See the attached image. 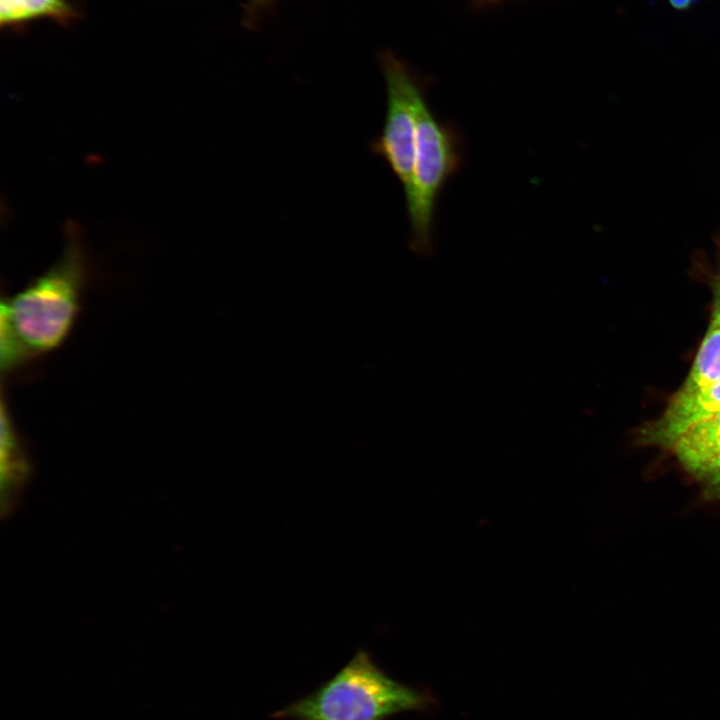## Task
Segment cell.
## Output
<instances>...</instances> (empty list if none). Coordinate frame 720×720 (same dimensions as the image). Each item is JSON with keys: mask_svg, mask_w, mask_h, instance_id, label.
<instances>
[{"mask_svg": "<svg viewBox=\"0 0 720 720\" xmlns=\"http://www.w3.org/2000/svg\"><path fill=\"white\" fill-rule=\"evenodd\" d=\"M88 261L75 224L65 227L61 256L13 296L2 297L0 359L17 368L61 346L74 327L88 280Z\"/></svg>", "mask_w": 720, "mask_h": 720, "instance_id": "1", "label": "cell"}, {"mask_svg": "<svg viewBox=\"0 0 720 720\" xmlns=\"http://www.w3.org/2000/svg\"><path fill=\"white\" fill-rule=\"evenodd\" d=\"M426 697L382 671L371 656L359 650L331 679L312 693L274 713L290 720H385L417 710Z\"/></svg>", "mask_w": 720, "mask_h": 720, "instance_id": "2", "label": "cell"}, {"mask_svg": "<svg viewBox=\"0 0 720 720\" xmlns=\"http://www.w3.org/2000/svg\"><path fill=\"white\" fill-rule=\"evenodd\" d=\"M416 148L412 177L404 191L410 228L409 248L418 256L434 252L439 197L463 166V137L453 122L436 117L424 94L416 107Z\"/></svg>", "mask_w": 720, "mask_h": 720, "instance_id": "3", "label": "cell"}, {"mask_svg": "<svg viewBox=\"0 0 720 720\" xmlns=\"http://www.w3.org/2000/svg\"><path fill=\"white\" fill-rule=\"evenodd\" d=\"M386 87V112L370 150L389 166L405 191L411 181L416 148V107L425 85L393 52L378 55Z\"/></svg>", "mask_w": 720, "mask_h": 720, "instance_id": "4", "label": "cell"}, {"mask_svg": "<svg viewBox=\"0 0 720 720\" xmlns=\"http://www.w3.org/2000/svg\"><path fill=\"white\" fill-rule=\"evenodd\" d=\"M718 412L720 381L692 390L680 389L663 415L643 432V440L670 448L688 428Z\"/></svg>", "mask_w": 720, "mask_h": 720, "instance_id": "5", "label": "cell"}, {"mask_svg": "<svg viewBox=\"0 0 720 720\" xmlns=\"http://www.w3.org/2000/svg\"><path fill=\"white\" fill-rule=\"evenodd\" d=\"M669 449L685 470L699 480L720 462V412L692 425Z\"/></svg>", "mask_w": 720, "mask_h": 720, "instance_id": "6", "label": "cell"}, {"mask_svg": "<svg viewBox=\"0 0 720 720\" xmlns=\"http://www.w3.org/2000/svg\"><path fill=\"white\" fill-rule=\"evenodd\" d=\"M30 474L24 443L2 397L1 403V487L2 512H10Z\"/></svg>", "mask_w": 720, "mask_h": 720, "instance_id": "7", "label": "cell"}, {"mask_svg": "<svg viewBox=\"0 0 720 720\" xmlns=\"http://www.w3.org/2000/svg\"><path fill=\"white\" fill-rule=\"evenodd\" d=\"M75 15V9L69 0H1L2 25H19L41 17L68 23Z\"/></svg>", "mask_w": 720, "mask_h": 720, "instance_id": "8", "label": "cell"}, {"mask_svg": "<svg viewBox=\"0 0 720 720\" xmlns=\"http://www.w3.org/2000/svg\"><path fill=\"white\" fill-rule=\"evenodd\" d=\"M720 381V328L710 327L681 389L692 390Z\"/></svg>", "mask_w": 720, "mask_h": 720, "instance_id": "9", "label": "cell"}, {"mask_svg": "<svg viewBox=\"0 0 720 720\" xmlns=\"http://www.w3.org/2000/svg\"><path fill=\"white\" fill-rule=\"evenodd\" d=\"M275 0H246L244 5L243 24L255 29L263 17L271 10Z\"/></svg>", "mask_w": 720, "mask_h": 720, "instance_id": "10", "label": "cell"}, {"mask_svg": "<svg viewBox=\"0 0 720 720\" xmlns=\"http://www.w3.org/2000/svg\"><path fill=\"white\" fill-rule=\"evenodd\" d=\"M699 481L703 484L707 497L720 499V462L711 467Z\"/></svg>", "mask_w": 720, "mask_h": 720, "instance_id": "11", "label": "cell"}, {"mask_svg": "<svg viewBox=\"0 0 720 720\" xmlns=\"http://www.w3.org/2000/svg\"><path fill=\"white\" fill-rule=\"evenodd\" d=\"M699 0H668L670 5L677 10H687L693 7Z\"/></svg>", "mask_w": 720, "mask_h": 720, "instance_id": "12", "label": "cell"}, {"mask_svg": "<svg viewBox=\"0 0 720 720\" xmlns=\"http://www.w3.org/2000/svg\"><path fill=\"white\" fill-rule=\"evenodd\" d=\"M711 327L712 328H720V303L717 304V306L714 310Z\"/></svg>", "mask_w": 720, "mask_h": 720, "instance_id": "13", "label": "cell"}]
</instances>
